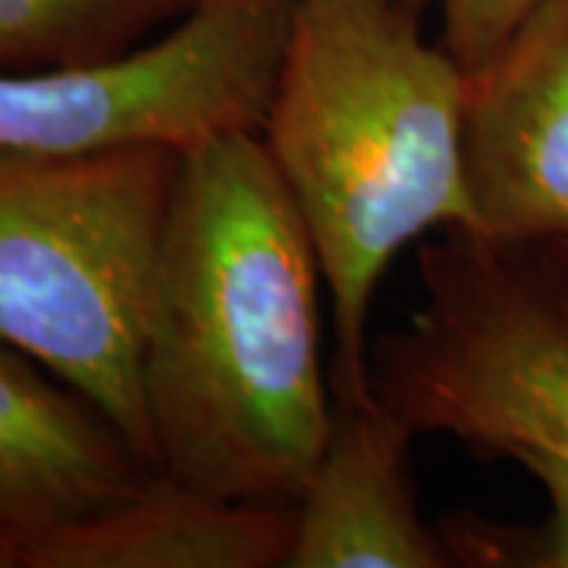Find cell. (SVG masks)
I'll return each mask as SVG.
<instances>
[{"mask_svg": "<svg viewBox=\"0 0 568 568\" xmlns=\"http://www.w3.org/2000/svg\"><path fill=\"white\" fill-rule=\"evenodd\" d=\"M320 282L256 133L183 149L142 332L159 474L231 503H297L335 417Z\"/></svg>", "mask_w": 568, "mask_h": 568, "instance_id": "1", "label": "cell"}, {"mask_svg": "<svg viewBox=\"0 0 568 568\" xmlns=\"http://www.w3.org/2000/svg\"><path fill=\"white\" fill-rule=\"evenodd\" d=\"M410 0H294L260 140L297 205L332 301V392L373 402L369 306L426 234L470 231V77Z\"/></svg>", "mask_w": 568, "mask_h": 568, "instance_id": "2", "label": "cell"}, {"mask_svg": "<svg viewBox=\"0 0 568 568\" xmlns=\"http://www.w3.org/2000/svg\"><path fill=\"white\" fill-rule=\"evenodd\" d=\"M181 152H0V338L92 398L155 474L142 332Z\"/></svg>", "mask_w": 568, "mask_h": 568, "instance_id": "3", "label": "cell"}, {"mask_svg": "<svg viewBox=\"0 0 568 568\" xmlns=\"http://www.w3.org/2000/svg\"><path fill=\"white\" fill-rule=\"evenodd\" d=\"M417 275V310L369 345L373 398L414 436L568 458V241L446 231Z\"/></svg>", "mask_w": 568, "mask_h": 568, "instance_id": "4", "label": "cell"}, {"mask_svg": "<svg viewBox=\"0 0 568 568\" xmlns=\"http://www.w3.org/2000/svg\"><path fill=\"white\" fill-rule=\"evenodd\" d=\"M294 0H200L118 61L0 73V152L190 149L260 133Z\"/></svg>", "mask_w": 568, "mask_h": 568, "instance_id": "5", "label": "cell"}, {"mask_svg": "<svg viewBox=\"0 0 568 568\" xmlns=\"http://www.w3.org/2000/svg\"><path fill=\"white\" fill-rule=\"evenodd\" d=\"M470 231L568 241V0H544L470 73Z\"/></svg>", "mask_w": 568, "mask_h": 568, "instance_id": "6", "label": "cell"}, {"mask_svg": "<svg viewBox=\"0 0 568 568\" xmlns=\"http://www.w3.org/2000/svg\"><path fill=\"white\" fill-rule=\"evenodd\" d=\"M155 470L80 388L0 338V540L118 506Z\"/></svg>", "mask_w": 568, "mask_h": 568, "instance_id": "7", "label": "cell"}, {"mask_svg": "<svg viewBox=\"0 0 568 568\" xmlns=\"http://www.w3.org/2000/svg\"><path fill=\"white\" fill-rule=\"evenodd\" d=\"M417 436L376 398L338 405L323 455L294 503L284 568H448L410 477Z\"/></svg>", "mask_w": 568, "mask_h": 568, "instance_id": "8", "label": "cell"}, {"mask_svg": "<svg viewBox=\"0 0 568 568\" xmlns=\"http://www.w3.org/2000/svg\"><path fill=\"white\" fill-rule=\"evenodd\" d=\"M294 521V506L215 499L152 474L118 506L7 549L13 568H284Z\"/></svg>", "mask_w": 568, "mask_h": 568, "instance_id": "9", "label": "cell"}, {"mask_svg": "<svg viewBox=\"0 0 568 568\" xmlns=\"http://www.w3.org/2000/svg\"><path fill=\"white\" fill-rule=\"evenodd\" d=\"M200 0H0V73L118 61Z\"/></svg>", "mask_w": 568, "mask_h": 568, "instance_id": "10", "label": "cell"}, {"mask_svg": "<svg viewBox=\"0 0 568 568\" xmlns=\"http://www.w3.org/2000/svg\"><path fill=\"white\" fill-rule=\"evenodd\" d=\"M511 462L525 467L547 493V521L540 528H511L474 511H455L436 525L452 566L568 568V458L552 452H521Z\"/></svg>", "mask_w": 568, "mask_h": 568, "instance_id": "11", "label": "cell"}, {"mask_svg": "<svg viewBox=\"0 0 568 568\" xmlns=\"http://www.w3.org/2000/svg\"><path fill=\"white\" fill-rule=\"evenodd\" d=\"M420 13L436 10L439 44L458 61L467 77L511 39L544 0H410Z\"/></svg>", "mask_w": 568, "mask_h": 568, "instance_id": "12", "label": "cell"}, {"mask_svg": "<svg viewBox=\"0 0 568 568\" xmlns=\"http://www.w3.org/2000/svg\"><path fill=\"white\" fill-rule=\"evenodd\" d=\"M0 568H13V559H10V549L0 540Z\"/></svg>", "mask_w": 568, "mask_h": 568, "instance_id": "13", "label": "cell"}]
</instances>
